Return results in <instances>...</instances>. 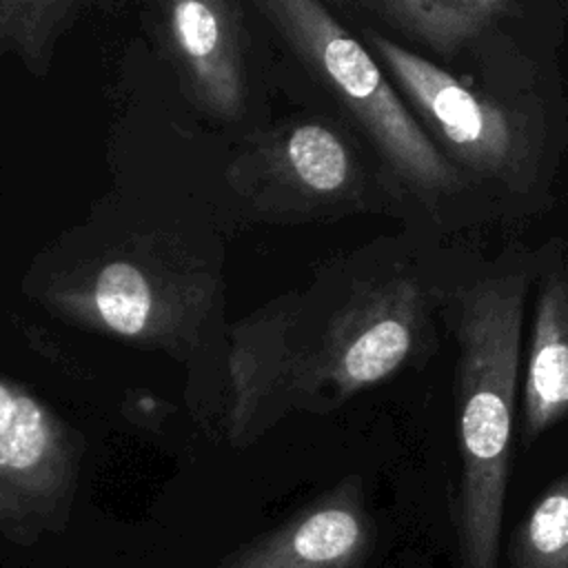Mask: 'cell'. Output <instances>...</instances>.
Wrapping results in <instances>:
<instances>
[{"label":"cell","mask_w":568,"mask_h":568,"mask_svg":"<svg viewBox=\"0 0 568 568\" xmlns=\"http://www.w3.org/2000/svg\"><path fill=\"white\" fill-rule=\"evenodd\" d=\"M82 9L80 0H0V53H16L29 73L47 75Z\"/></svg>","instance_id":"12"},{"label":"cell","mask_w":568,"mask_h":568,"mask_svg":"<svg viewBox=\"0 0 568 568\" xmlns=\"http://www.w3.org/2000/svg\"><path fill=\"white\" fill-rule=\"evenodd\" d=\"M513 568H568V477L557 479L521 521Z\"/></svg>","instance_id":"13"},{"label":"cell","mask_w":568,"mask_h":568,"mask_svg":"<svg viewBox=\"0 0 568 568\" xmlns=\"http://www.w3.org/2000/svg\"><path fill=\"white\" fill-rule=\"evenodd\" d=\"M568 415V273L539 284L524 371L521 426L528 442Z\"/></svg>","instance_id":"8"},{"label":"cell","mask_w":568,"mask_h":568,"mask_svg":"<svg viewBox=\"0 0 568 568\" xmlns=\"http://www.w3.org/2000/svg\"><path fill=\"white\" fill-rule=\"evenodd\" d=\"M366 40L422 118L459 160L486 173L515 169L524 146L510 111L484 100L448 71L375 31H366Z\"/></svg>","instance_id":"6"},{"label":"cell","mask_w":568,"mask_h":568,"mask_svg":"<svg viewBox=\"0 0 568 568\" xmlns=\"http://www.w3.org/2000/svg\"><path fill=\"white\" fill-rule=\"evenodd\" d=\"M524 297L526 282L519 275H499L462 291L457 304L462 568H497Z\"/></svg>","instance_id":"2"},{"label":"cell","mask_w":568,"mask_h":568,"mask_svg":"<svg viewBox=\"0 0 568 568\" xmlns=\"http://www.w3.org/2000/svg\"><path fill=\"white\" fill-rule=\"evenodd\" d=\"M84 439L55 408L0 373V535L33 541L69 521Z\"/></svg>","instance_id":"5"},{"label":"cell","mask_w":568,"mask_h":568,"mask_svg":"<svg viewBox=\"0 0 568 568\" xmlns=\"http://www.w3.org/2000/svg\"><path fill=\"white\" fill-rule=\"evenodd\" d=\"M382 22L448 55L510 11L501 0H377L366 4Z\"/></svg>","instance_id":"10"},{"label":"cell","mask_w":568,"mask_h":568,"mask_svg":"<svg viewBox=\"0 0 568 568\" xmlns=\"http://www.w3.org/2000/svg\"><path fill=\"white\" fill-rule=\"evenodd\" d=\"M257 7L402 178L430 191L457 184V171L404 109L375 58L324 4L315 0H266Z\"/></svg>","instance_id":"4"},{"label":"cell","mask_w":568,"mask_h":568,"mask_svg":"<svg viewBox=\"0 0 568 568\" xmlns=\"http://www.w3.org/2000/svg\"><path fill=\"white\" fill-rule=\"evenodd\" d=\"M158 36L186 98L206 113L237 120L246 102L240 7L224 0L158 4Z\"/></svg>","instance_id":"7"},{"label":"cell","mask_w":568,"mask_h":568,"mask_svg":"<svg viewBox=\"0 0 568 568\" xmlns=\"http://www.w3.org/2000/svg\"><path fill=\"white\" fill-rule=\"evenodd\" d=\"M422 311L419 286L393 277L355 288L331 313L313 348L231 337V439L253 437L284 408L344 402L393 375L415 351Z\"/></svg>","instance_id":"1"},{"label":"cell","mask_w":568,"mask_h":568,"mask_svg":"<svg viewBox=\"0 0 568 568\" xmlns=\"http://www.w3.org/2000/svg\"><path fill=\"white\" fill-rule=\"evenodd\" d=\"M366 546V524L348 501H331L253 546L224 568H351Z\"/></svg>","instance_id":"9"},{"label":"cell","mask_w":568,"mask_h":568,"mask_svg":"<svg viewBox=\"0 0 568 568\" xmlns=\"http://www.w3.org/2000/svg\"><path fill=\"white\" fill-rule=\"evenodd\" d=\"M275 178L315 197L342 195L353 182V155L344 140L322 122L286 129L266 149Z\"/></svg>","instance_id":"11"},{"label":"cell","mask_w":568,"mask_h":568,"mask_svg":"<svg viewBox=\"0 0 568 568\" xmlns=\"http://www.w3.org/2000/svg\"><path fill=\"white\" fill-rule=\"evenodd\" d=\"M209 295L204 273L146 237L55 275L42 291L67 322L171 353L193 335Z\"/></svg>","instance_id":"3"}]
</instances>
